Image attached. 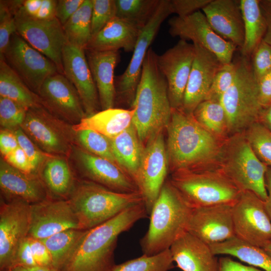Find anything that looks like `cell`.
I'll use <instances>...</instances> for the list:
<instances>
[{
	"label": "cell",
	"instance_id": "obj_30",
	"mask_svg": "<svg viewBox=\"0 0 271 271\" xmlns=\"http://www.w3.org/2000/svg\"><path fill=\"white\" fill-rule=\"evenodd\" d=\"M109 140L118 166L134 182L145 146L141 141L133 124Z\"/></svg>",
	"mask_w": 271,
	"mask_h": 271
},
{
	"label": "cell",
	"instance_id": "obj_42",
	"mask_svg": "<svg viewBox=\"0 0 271 271\" xmlns=\"http://www.w3.org/2000/svg\"><path fill=\"white\" fill-rule=\"evenodd\" d=\"M28 109L13 100L0 96L1 128L14 131L20 128Z\"/></svg>",
	"mask_w": 271,
	"mask_h": 271
},
{
	"label": "cell",
	"instance_id": "obj_45",
	"mask_svg": "<svg viewBox=\"0 0 271 271\" xmlns=\"http://www.w3.org/2000/svg\"><path fill=\"white\" fill-rule=\"evenodd\" d=\"M20 147L29 158L34 173L39 175V171L44 162L50 156L43 152L29 138L20 127L14 131Z\"/></svg>",
	"mask_w": 271,
	"mask_h": 271
},
{
	"label": "cell",
	"instance_id": "obj_3",
	"mask_svg": "<svg viewBox=\"0 0 271 271\" xmlns=\"http://www.w3.org/2000/svg\"><path fill=\"white\" fill-rule=\"evenodd\" d=\"M158 55L150 48L130 109L133 124L142 143L166 129L172 113L166 80L157 63Z\"/></svg>",
	"mask_w": 271,
	"mask_h": 271
},
{
	"label": "cell",
	"instance_id": "obj_51",
	"mask_svg": "<svg viewBox=\"0 0 271 271\" xmlns=\"http://www.w3.org/2000/svg\"><path fill=\"white\" fill-rule=\"evenodd\" d=\"M36 265L28 236L22 241L17 250L13 267L22 266L28 268Z\"/></svg>",
	"mask_w": 271,
	"mask_h": 271
},
{
	"label": "cell",
	"instance_id": "obj_63",
	"mask_svg": "<svg viewBox=\"0 0 271 271\" xmlns=\"http://www.w3.org/2000/svg\"><path fill=\"white\" fill-rule=\"evenodd\" d=\"M1 271H9V270H1Z\"/></svg>",
	"mask_w": 271,
	"mask_h": 271
},
{
	"label": "cell",
	"instance_id": "obj_48",
	"mask_svg": "<svg viewBox=\"0 0 271 271\" xmlns=\"http://www.w3.org/2000/svg\"><path fill=\"white\" fill-rule=\"evenodd\" d=\"M211 0H171L173 13L185 17L202 10Z\"/></svg>",
	"mask_w": 271,
	"mask_h": 271
},
{
	"label": "cell",
	"instance_id": "obj_60",
	"mask_svg": "<svg viewBox=\"0 0 271 271\" xmlns=\"http://www.w3.org/2000/svg\"><path fill=\"white\" fill-rule=\"evenodd\" d=\"M29 271H60L53 267L36 265L28 268Z\"/></svg>",
	"mask_w": 271,
	"mask_h": 271
},
{
	"label": "cell",
	"instance_id": "obj_49",
	"mask_svg": "<svg viewBox=\"0 0 271 271\" xmlns=\"http://www.w3.org/2000/svg\"><path fill=\"white\" fill-rule=\"evenodd\" d=\"M2 157L14 168L29 174L36 175L29 158L20 147Z\"/></svg>",
	"mask_w": 271,
	"mask_h": 271
},
{
	"label": "cell",
	"instance_id": "obj_41",
	"mask_svg": "<svg viewBox=\"0 0 271 271\" xmlns=\"http://www.w3.org/2000/svg\"><path fill=\"white\" fill-rule=\"evenodd\" d=\"M75 132L76 145L89 153L105 159L118 166L112 152L109 138L90 129Z\"/></svg>",
	"mask_w": 271,
	"mask_h": 271
},
{
	"label": "cell",
	"instance_id": "obj_56",
	"mask_svg": "<svg viewBox=\"0 0 271 271\" xmlns=\"http://www.w3.org/2000/svg\"><path fill=\"white\" fill-rule=\"evenodd\" d=\"M57 1L43 0L41 7L35 19L38 20H48L55 18Z\"/></svg>",
	"mask_w": 271,
	"mask_h": 271
},
{
	"label": "cell",
	"instance_id": "obj_57",
	"mask_svg": "<svg viewBox=\"0 0 271 271\" xmlns=\"http://www.w3.org/2000/svg\"><path fill=\"white\" fill-rule=\"evenodd\" d=\"M260 6L266 24L262 40L271 46V0H260Z\"/></svg>",
	"mask_w": 271,
	"mask_h": 271
},
{
	"label": "cell",
	"instance_id": "obj_54",
	"mask_svg": "<svg viewBox=\"0 0 271 271\" xmlns=\"http://www.w3.org/2000/svg\"><path fill=\"white\" fill-rule=\"evenodd\" d=\"M20 147L14 131L2 129L0 131V152L2 157Z\"/></svg>",
	"mask_w": 271,
	"mask_h": 271
},
{
	"label": "cell",
	"instance_id": "obj_7",
	"mask_svg": "<svg viewBox=\"0 0 271 271\" xmlns=\"http://www.w3.org/2000/svg\"><path fill=\"white\" fill-rule=\"evenodd\" d=\"M234 62L236 71L234 82L219 100L226 113L229 136L243 132L258 121L262 109L257 82L248 58L241 56Z\"/></svg>",
	"mask_w": 271,
	"mask_h": 271
},
{
	"label": "cell",
	"instance_id": "obj_40",
	"mask_svg": "<svg viewBox=\"0 0 271 271\" xmlns=\"http://www.w3.org/2000/svg\"><path fill=\"white\" fill-rule=\"evenodd\" d=\"M242 133L257 157L267 167H271V131L257 121Z\"/></svg>",
	"mask_w": 271,
	"mask_h": 271
},
{
	"label": "cell",
	"instance_id": "obj_52",
	"mask_svg": "<svg viewBox=\"0 0 271 271\" xmlns=\"http://www.w3.org/2000/svg\"><path fill=\"white\" fill-rule=\"evenodd\" d=\"M29 238L33 256L37 265L53 267L51 255L43 242L31 237Z\"/></svg>",
	"mask_w": 271,
	"mask_h": 271
},
{
	"label": "cell",
	"instance_id": "obj_25",
	"mask_svg": "<svg viewBox=\"0 0 271 271\" xmlns=\"http://www.w3.org/2000/svg\"><path fill=\"white\" fill-rule=\"evenodd\" d=\"M202 10L214 32L240 50L244 28L239 1L211 0Z\"/></svg>",
	"mask_w": 271,
	"mask_h": 271
},
{
	"label": "cell",
	"instance_id": "obj_20",
	"mask_svg": "<svg viewBox=\"0 0 271 271\" xmlns=\"http://www.w3.org/2000/svg\"><path fill=\"white\" fill-rule=\"evenodd\" d=\"M69 229L80 228L68 199L50 198L31 204L28 236L43 239Z\"/></svg>",
	"mask_w": 271,
	"mask_h": 271
},
{
	"label": "cell",
	"instance_id": "obj_2",
	"mask_svg": "<svg viewBox=\"0 0 271 271\" xmlns=\"http://www.w3.org/2000/svg\"><path fill=\"white\" fill-rule=\"evenodd\" d=\"M148 215L143 202L86 230L60 271H112L116 265L114 252L118 236Z\"/></svg>",
	"mask_w": 271,
	"mask_h": 271
},
{
	"label": "cell",
	"instance_id": "obj_28",
	"mask_svg": "<svg viewBox=\"0 0 271 271\" xmlns=\"http://www.w3.org/2000/svg\"><path fill=\"white\" fill-rule=\"evenodd\" d=\"M85 54L97 88L101 109L114 107L116 93L114 71L119 60V51L85 50Z\"/></svg>",
	"mask_w": 271,
	"mask_h": 271
},
{
	"label": "cell",
	"instance_id": "obj_27",
	"mask_svg": "<svg viewBox=\"0 0 271 271\" xmlns=\"http://www.w3.org/2000/svg\"><path fill=\"white\" fill-rule=\"evenodd\" d=\"M142 28L128 20L115 17L93 36L85 50L91 51L133 52Z\"/></svg>",
	"mask_w": 271,
	"mask_h": 271
},
{
	"label": "cell",
	"instance_id": "obj_59",
	"mask_svg": "<svg viewBox=\"0 0 271 271\" xmlns=\"http://www.w3.org/2000/svg\"><path fill=\"white\" fill-rule=\"evenodd\" d=\"M258 121L271 131V104L261 110Z\"/></svg>",
	"mask_w": 271,
	"mask_h": 271
},
{
	"label": "cell",
	"instance_id": "obj_35",
	"mask_svg": "<svg viewBox=\"0 0 271 271\" xmlns=\"http://www.w3.org/2000/svg\"><path fill=\"white\" fill-rule=\"evenodd\" d=\"M192 114L202 126L219 139L225 140L229 137L226 113L220 101L204 100Z\"/></svg>",
	"mask_w": 271,
	"mask_h": 271
},
{
	"label": "cell",
	"instance_id": "obj_58",
	"mask_svg": "<svg viewBox=\"0 0 271 271\" xmlns=\"http://www.w3.org/2000/svg\"><path fill=\"white\" fill-rule=\"evenodd\" d=\"M265 185L267 193L266 199L264 201L266 211L271 221V167H268L265 174Z\"/></svg>",
	"mask_w": 271,
	"mask_h": 271
},
{
	"label": "cell",
	"instance_id": "obj_31",
	"mask_svg": "<svg viewBox=\"0 0 271 271\" xmlns=\"http://www.w3.org/2000/svg\"><path fill=\"white\" fill-rule=\"evenodd\" d=\"M133 109L111 108L101 110L86 117L77 124L72 125L75 131L90 129L112 139L122 132L132 124Z\"/></svg>",
	"mask_w": 271,
	"mask_h": 271
},
{
	"label": "cell",
	"instance_id": "obj_12",
	"mask_svg": "<svg viewBox=\"0 0 271 271\" xmlns=\"http://www.w3.org/2000/svg\"><path fill=\"white\" fill-rule=\"evenodd\" d=\"M232 211L236 237L262 248L271 242V221L264 201L257 195L241 192Z\"/></svg>",
	"mask_w": 271,
	"mask_h": 271
},
{
	"label": "cell",
	"instance_id": "obj_29",
	"mask_svg": "<svg viewBox=\"0 0 271 271\" xmlns=\"http://www.w3.org/2000/svg\"><path fill=\"white\" fill-rule=\"evenodd\" d=\"M39 176L49 195L55 199H68L77 181L69 158L62 156H49Z\"/></svg>",
	"mask_w": 271,
	"mask_h": 271
},
{
	"label": "cell",
	"instance_id": "obj_11",
	"mask_svg": "<svg viewBox=\"0 0 271 271\" xmlns=\"http://www.w3.org/2000/svg\"><path fill=\"white\" fill-rule=\"evenodd\" d=\"M1 58L38 95L45 81L59 73L51 60L33 47L17 32L12 36Z\"/></svg>",
	"mask_w": 271,
	"mask_h": 271
},
{
	"label": "cell",
	"instance_id": "obj_18",
	"mask_svg": "<svg viewBox=\"0 0 271 271\" xmlns=\"http://www.w3.org/2000/svg\"><path fill=\"white\" fill-rule=\"evenodd\" d=\"M38 95L45 108L72 125L86 117L77 90L62 74L58 73L48 77Z\"/></svg>",
	"mask_w": 271,
	"mask_h": 271
},
{
	"label": "cell",
	"instance_id": "obj_34",
	"mask_svg": "<svg viewBox=\"0 0 271 271\" xmlns=\"http://www.w3.org/2000/svg\"><path fill=\"white\" fill-rule=\"evenodd\" d=\"M0 96L29 109L42 106L39 95L25 84L2 58L0 59Z\"/></svg>",
	"mask_w": 271,
	"mask_h": 271
},
{
	"label": "cell",
	"instance_id": "obj_39",
	"mask_svg": "<svg viewBox=\"0 0 271 271\" xmlns=\"http://www.w3.org/2000/svg\"><path fill=\"white\" fill-rule=\"evenodd\" d=\"M170 249L153 255H143L116 264L112 271H169L174 267Z\"/></svg>",
	"mask_w": 271,
	"mask_h": 271
},
{
	"label": "cell",
	"instance_id": "obj_13",
	"mask_svg": "<svg viewBox=\"0 0 271 271\" xmlns=\"http://www.w3.org/2000/svg\"><path fill=\"white\" fill-rule=\"evenodd\" d=\"M169 168L163 131L153 137L146 144L134 181L149 215L166 181Z\"/></svg>",
	"mask_w": 271,
	"mask_h": 271
},
{
	"label": "cell",
	"instance_id": "obj_36",
	"mask_svg": "<svg viewBox=\"0 0 271 271\" xmlns=\"http://www.w3.org/2000/svg\"><path fill=\"white\" fill-rule=\"evenodd\" d=\"M92 0H84L78 10L63 26L67 43L85 49L92 38Z\"/></svg>",
	"mask_w": 271,
	"mask_h": 271
},
{
	"label": "cell",
	"instance_id": "obj_8",
	"mask_svg": "<svg viewBox=\"0 0 271 271\" xmlns=\"http://www.w3.org/2000/svg\"><path fill=\"white\" fill-rule=\"evenodd\" d=\"M169 181L192 209L221 204L233 206L241 193L218 169L177 171Z\"/></svg>",
	"mask_w": 271,
	"mask_h": 271
},
{
	"label": "cell",
	"instance_id": "obj_46",
	"mask_svg": "<svg viewBox=\"0 0 271 271\" xmlns=\"http://www.w3.org/2000/svg\"><path fill=\"white\" fill-rule=\"evenodd\" d=\"M251 56L252 72L257 81L271 71V46L262 40Z\"/></svg>",
	"mask_w": 271,
	"mask_h": 271
},
{
	"label": "cell",
	"instance_id": "obj_61",
	"mask_svg": "<svg viewBox=\"0 0 271 271\" xmlns=\"http://www.w3.org/2000/svg\"><path fill=\"white\" fill-rule=\"evenodd\" d=\"M9 271H29L26 267L22 266H15L12 268Z\"/></svg>",
	"mask_w": 271,
	"mask_h": 271
},
{
	"label": "cell",
	"instance_id": "obj_22",
	"mask_svg": "<svg viewBox=\"0 0 271 271\" xmlns=\"http://www.w3.org/2000/svg\"><path fill=\"white\" fill-rule=\"evenodd\" d=\"M62 64L63 75L77 90L86 117L100 111L97 88L85 49L67 43L62 52Z\"/></svg>",
	"mask_w": 271,
	"mask_h": 271
},
{
	"label": "cell",
	"instance_id": "obj_47",
	"mask_svg": "<svg viewBox=\"0 0 271 271\" xmlns=\"http://www.w3.org/2000/svg\"><path fill=\"white\" fill-rule=\"evenodd\" d=\"M17 32L16 19L4 1H0V57L7 49L13 35Z\"/></svg>",
	"mask_w": 271,
	"mask_h": 271
},
{
	"label": "cell",
	"instance_id": "obj_9",
	"mask_svg": "<svg viewBox=\"0 0 271 271\" xmlns=\"http://www.w3.org/2000/svg\"><path fill=\"white\" fill-rule=\"evenodd\" d=\"M21 128L45 153L69 157L76 145L72 125L55 116L43 106L29 108Z\"/></svg>",
	"mask_w": 271,
	"mask_h": 271
},
{
	"label": "cell",
	"instance_id": "obj_14",
	"mask_svg": "<svg viewBox=\"0 0 271 271\" xmlns=\"http://www.w3.org/2000/svg\"><path fill=\"white\" fill-rule=\"evenodd\" d=\"M172 37L193 42L213 53L222 64L232 62L236 47L219 36L209 25L203 12L197 11L185 17L178 16L168 21Z\"/></svg>",
	"mask_w": 271,
	"mask_h": 271
},
{
	"label": "cell",
	"instance_id": "obj_19",
	"mask_svg": "<svg viewBox=\"0 0 271 271\" xmlns=\"http://www.w3.org/2000/svg\"><path fill=\"white\" fill-rule=\"evenodd\" d=\"M193 44L180 39L173 47L157 56L158 67L168 85L172 108H181L195 56Z\"/></svg>",
	"mask_w": 271,
	"mask_h": 271
},
{
	"label": "cell",
	"instance_id": "obj_50",
	"mask_svg": "<svg viewBox=\"0 0 271 271\" xmlns=\"http://www.w3.org/2000/svg\"><path fill=\"white\" fill-rule=\"evenodd\" d=\"M84 0H59L56 8L55 17L63 26L80 7Z\"/></svg>",
	"mask_w": 271,
	"mask_h": 271
},
{
	"label": "cell",
	"instance_id": "obj_6",
	"mask_svg": "<svg viewBox=\"0 0 271 271\" xmlns=\"http://www.w3.org/2000/svg\"><path fill=\"white\" fill-rule=\"evenodd\" d=\"M217 167L241 192L251 191L264 201L266 199L265 174L268 167L255 155L243 133L223 141Z\"/></svg>",
	"mask_w": 271,
	"mask_h": 271
},
{
	"label": "cell",
	"instance_id": "obj_38",
	"mask_svg": "<svg viewBox=\"0 0 271 271\" xmlns=\"http://www.w3.org/2000/svg\"><path fill=\"white\" fill-rule=\"evenodd\" d=\"M161 0H115L116 17L130 21L143 29L157 9Z\"/></svg>",
	"mask_w": 271,
	"mask_h": 271
},
{
	"label": "cell",
	"instance_id": "obj_53",
	"mask_svg": "<svg viewBox=\"0 0 271 271\" xmlns=\"http://www.w3.org/2000/svg\"><path fill=\"white\" fill-rule=\"evenodd\" d=\"M257 82L259 101L263 109L271 104V71Z\"/></svg>",
	"mask_w": 271,
	"mask_h": 271
},
{
	"label": "cell",
	"instance_id": "obj_32",
	"mask_svg": "<svg viewBox=\"0 0 271 271\" xmlns=\"http://www.w3.org/2000/svg\"><path fill=\"white\" fill-rule=\"evenodd\" d=\"M215 255L234 256L249 265L271 271V255L264 248L244 242L236 237L209 245Z\"/></svg>",
	"mask_w": 271,
	"mask_h": 271
},
{
	"label": "cell",
	"instance_id": "obj_10",
	"mask_svg": "<svg viewBox=\"0 0 271 271\" xmlns=\"http://www.w3.org/2000/svg\"><path fill=\"white\" fill-rule=\"evenodd\" d=\"M172 14L171 0H161L154 15L142 29L127 68L115 78V101L125 102L131 107L149 47L162 23Z\"/></svg>",
	"mask_w": 271,
	"mask_h": 271
},
{
	"label": "cell",
	"instance_id": "obj_37",
	"mask_svg": "<svg viewBox=\"0 0 271 271\" xmlns=\"http://www.w3.org/2000/svg\"><path fill=\"white\" fill-rule=\"evenodd\" d=\"M85 230L69 229L40 239L50 252L54 268L60 270Z\"/></svg>",
	"mask_w": 271,
	"mask_h": 271
},
{
	"label": "cell",
	"instance_id": "obj_44",
	"mask_svg": "<svg viewBox=\"0 0 271 271\" xmlns=\"http://www.w3.org/2000/svg\"><path fill=\"white\" fill-rule=\"evenodd\" d=\"M236 71L234 61L223 64L216 74L205 100H219L234 82Z\"/></svg>",
	"mask_w": 271,
	"mask_h": 271
},
{
	"label": "cell",
	"instance_id": "obj_33",
	"mask_svg": "<svg viewBox=\"0 0 271 271\" xmlns=\"http://www.w3.org/2000/svg\"><path fill=\"white\" fill-rule=\"evenodd\" d=\"M244 28V41L240 50L241 56L250 57L262 40L266 29L260 0H239Z\"/></svg>",
	"mask_w": 271,
	"mask_h": 271
},
{
	"label": "cell",
	"instance_id": "obj_24",
	"mask_svg": "<svg viewBox=\"0 0 271 271\" xmlns=\"http://www.w3.org/2000/svg\"><path fill=\"white\" fill-rule=\"evenodd\" d=\"M0 188L7 199L21 200L30 204L51 198L39 175L23 172L0 160Z\"/></svg>",
	"mask_w": 271,
	"mask_h": 271
},
{
	"label": "cell",
	"instance_id": "obj_62",
	"mask_svg": "<svg viewBox=\"0 0 271 271\" xmlns=\"http://www.w3.org/2000/svg\"><path fill=\"white\" fill-rule=\"evenodd\" d=\"M263 248H264L269 254L271 255V242Z\"/></svg>",
	"mask_w": 271,
	"mask_h": 271
},
{
	"label": "cell",
	"instance_id": "obj_43",
	"mask_svg": "<svg viewBox=\"0 0 271 271\" xmlns=\"http://www.w3.org/2000/svg\"><path fill=\"white\" fill-rule=\"evenodd\" d=\"M92 37L116 17L115 0H92Z\"/></svg>",
	"mask_w": 271,
	"mask_h": 271
},
{
	"label": "cell",
	"instance_id": "obj_5",
	"mask_svg": "<svg viewBox=\"0 0 271 271\" xmlns=\"http://www.w3.org/2000/svg\"><path fill=\"white\" fill-rule=\"evenodd\" d=\"M68 200L81 230L98 226L127 208L143 202L139 191L118 192L83 179L76 181Z\"/></svg>",
	"mask_w": 271,
	"mask_h": 271
},
{
	"label": "cell",
	"instance_id": "obj_21",
	"mask_svg": "<svg viewBox=\"0 0 271 271\" xmlns=\"http://www.w3.org/2000/svg\"><path fill=\"white\" fill-rule=\"evenodd\" d=\"M231 205L192 209L187 232L208 245L235 237Z\"/></svg>",
	"mask_w": 271,
	"mask_h": 271
},
{
	"label": "cell",
	"instance_id": "obj_55",
	"mask_svg": "<svg viewBox=\"0 0 271 271\" xmlns=\"http://www.w3.org/2000/svg\"><path fill=\"white\" fill-rule=\"evenodd\" d=\"M218 260L219 271H264L235 261L229 256L221 257Z\"/></svg>",
	"mask_w": 271,
	"mask_h": 271
},
{
	"label": "cell",
	"instance_id": "obj_26",
	"mask_svg": "<svg viewBox=\"0 0 271 271\" xmlns=\"http://www.w3.org/2000/svg\"><path fill=\"white\" fill-rule=\"evenodd\" d=\"M170 250L174 262L183 271H219V260L209 245L188 232Z\"/></svg>",
	"mask_w": 271,
	"mask_h": 271
},
{
	"label": "cell",
	"instance_id": "obj_15",
	"mask_svg": "<svg viewBox=\"0 0 271 271\" xmlns=\"http://www.w3.org/2000/svg\"><path fill=\"white\" fill-rule=\"evenodd\" d=\"M31 204L21 200L5 202L0 206V270H10L17 250L28 236Z\"/></svg>",
	"mask_w": 271,
	"mask_h": 271
},
{
	"label": "cell",
	"instance_id": "obj_23",
	"mask_svg": "<svg viewBox=\"0 0 271 271\" xmlns=\"http://www.w3.org/2000/svg\"><path fill=\"white\" fill-rule=\"evenodd\" d=\"M194 45L195 56L180 108L191 114L205 99L216 74L223 65L213 53L198 45Z\"/></svg>",
	"mask_w": 271,
	"mask_h": 271
},
{
	"label": "cell",
	"instance_id": "obj_4",
	"mask_svg": "<svg viewBox=\"0 0 271 271\" xmlns=\"http://www.w3.org/2000/svg\"><path fill=\"white\" fill-rule=\"evenodd\" d=\"M192 209L169 180L151 209L148 229L140 240L143 254L153 255L170 249L187 227Z\"/></svg>",
	"mask_w": 271,
	"mask_h": 271
},
{
	"label": "cell",
	"instance_id": "obj_17",
	"mask_svg": "<svg viewBox=\"0 0 271 271\" xmlns=\"http://www.w3.org/2000/svg\"><path fill=\"white\" fill-rule=\"evenodd\" d=\"M17 32L51 60L63 74L62 52L67 43L63 26L54 18L48 20L15 18Z\"/></svg>",
	"mask_w": 271,
	"mask_h": 271
},
{
	"label": "cell",
	"instance_id": "obj_16",
	"mask_svg": "<svg viewBox=\"0 0 271 271\" xmlns=\"http://www.w3.org/2000/svg\"><path fill=\"white\" fill-rule=\"evenodd\" d=\"M69 160L72 168L83 179L118 192L139 191L132 179L117 165L89 153L76 145L72 149Z\"/></svg>",
	"mask_w": 271,
	"mask_h": 271
},
{
	"label": "cell",
	"instance_id": "obj_1",
	"mask_svg": "<svg viewBox=\"0 0 271 271\" xmlns=\"http://www.w3.org/2000/svg\"><path fill=\"white\" fill-rule=\"evenodd\" d=\"M166 130V148L172 173L217 169L224 140L205 129L193 114L186 113L180 108H172Z\"/></svg>",
	"mask_w": 271,
	"mask_h": 271
}]
</instances>
